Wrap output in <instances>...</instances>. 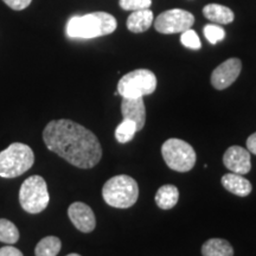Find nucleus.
Here are the masks:
<instances>
[{
    "mask_svg": "<svg viewBox=\"0 0 256 256\" xmlns=\"http://www.w3.org/2000/svg\"><path fill=\"white\" fill-rule=\"evenodd\" d=\"M48 150L78 168H92L102 158V147L92 130L68 119L52 120L43 130Z\"/></svg>",
    "mask_w": 256,
    "mask_h": 256,
    "instance_id": "f257e3e1",
    "label": "nucleus"
},
{
    "mask_svg": "<svg viewBox=\"0 0 256 256\" xmlns=\"http://www.w3.org/2000/svg\"><path fill=\"white\" fill-rule=\"evenodd\" d=\"M116 19L107 12H92L75 16L66 23V36L72 40H92L113 34L116 30Z\"/></svg>",
    "mask_w": 256,
    "mask_h": 256,
    "instance_id": "f03ea898",
    "label": "nucleus"
},
{
    "mask_svg": "<svg viewBox=\"0 0 256 256\" xmlns=\"http://www.w3.org/2000/svg\"><path fill=\"white\" fill-rule=\"evenodd\" d=\"M102 197L108 206L118 209H127L133 206L138 200L139 186L130 176H115L104 183Z\"/></svg>",
    "mask_w": 256,
    "mask_h": 256,
    "instance_id": "7ed1b4c3",
    "label": "nucleus"
},
{
    "mask_svg": "<svg viewBox=\"0 0 256 256\" xmlns=\"http://www.w3.org/2000/svg\"><path fill=\"white\" fill-rule=\"evenodd\" d=\"M34 154L31 147L22 142L11 144L0 152V177L16 178L32 168Z\"/></svg>",
    "mask_w": 256,
    "mask_h": 256,
    "instance_id": "20e7f679",
    "label": "nucleus"
},
{
    "mask_svg": "<svg viewBox=\"0 0 256 256\" xmlns=\"http://www.w3.org/2000/svg\"><path fill=\"white\" fill-rule=\"evenodd\" d=\"M50 196L46 180L40 176H31L22 184L19 202L28 214H40L46 209Z\"/></svg>",
    "mask_w": 256,
    "mask_h": 256,
    "instance_id": "39448f33",
    "label": "nucleus"
},
{
    "mask_svg": "<svg viewBox=\"0 0 256 256\" xmlns=\"http://www.w3.org/2000/svg\"><path fill=\"white\" fill-rule=\"evenodd\" d=\"M162 154L166 165L177 172H188L196 164V152L194 147L180 139L166 140L162 146Z\"/></svg>",
    "mask_w": 256,
    "mask_h": 256,
    "instance_id": "423d86ee",
    "label": "nucleus"
},
{
    "mask_svg": "<svg viewBox=\"0 0 256 256\" xmlns=\"http://www.w3.org/2000/svg\"><path fill=\"white\" fill-rule=\"evenodd\" d=\"M156 89V78L151 70L138 69L122 76L118 83V94L122 98H144Z\"/></svg>",
    "mask_w": 256,
    "mask_h": 256,
    "instance_id": "0eeeda50",
    "label": "nucleus"
},
{
    "mask_svg": "<svg viewBox=\"0 0 256 256\" xmlns=\"http://www.w3.org/2000/svg\"><path fill=\"white\" fill-rule=\"evenodd\" d=\"M194 23V14L185 10L174 8L159 14L154 20V28L156 31L164 34H182L191 28Z\"/></svg>",
    "mask_w": 256,
    "mask_h": 256,
    "instance_id": "6e6552de",
    "label": "nucleus"
},
{
    "mask_svg": "<svg viewBox=\"0 0 256 256\" xmlns=\"http://www.w3.org/2000/svg\"><path fill=\"white\" fill-rule=\"evenodd\" d=\"M241 70L242 63L238 58L226 60L211 74V84L217 90L226 89L238 80Z\"/></svg>",
    "mask_w": 256,
    "mask_h": 256,
    "instance_id": "1a4fd4ad",
    "label": "nucleus"
},
{
    "mask_svg": "<svg viewBox=\"0 0 256 256\" xmlns=\"http://www.w3.org/2000/svg\"><path fill=\"white\" fill-rule=\"evenodd\" d=\"M223 164L232 174H249L252 170L250 152L241 146L229 147L223 156Z\"/></svg>",
    "mask_w": 256,
    "mask_h": 256,
    "instance_id": "9d476101",
    "label": "nucleus"
},
{
    "mask_svg": "<svg viewBox=\"0 0 256 256\" xmlns=\"http://www.w3.org/2000/svg\"><path fill=\"white\" fill-rule=\"evenodd\" d=\"M68 216L75 228L82 232H92L96 226L94 211L82 202H75L68 209Z\"/></svg>",
    "mask_w": 256,
    "mask_h": 256,
    "instance_id": "9b49d317",
    "label": "nucleus"
},
{
    "mask_svg": "<svg viewBox=\"0 0 256 256\" xmlns=\"http://www.w3.org/2000/svg\"><path fill=\"white\" fill-rule=\"evenodd\" d=\"M121 113L124 120H130L142 130L146 122V108L142 98H122Z\"/></svg>",
    "mask_w": 256,
    "mask_h": 256,
    "instance_id": "f8f14e48",
    "label": "nucleus"
},
{
    "mask_svg": "<svg viewBox=\"0 0 256 256\" xmlns=\"http://www.w3.org/2000/svg\"><path fill=\"white\" fill-rule=\"evenodd\" d=\"M222 185L226 190L232 192V194H236L238 197H247L250 194L252 190V183L242 177V174H226L222 177Z\"/></svg>",
    "mask_w": 256,
    "mask_h": 256,
    "instance_id": "ddd939ff",
    "label": "nucleus"
},
{
    "mask_svg": "<svg viewBox=\"0 0 256 256\" xmlns=\"http://www.w3.org/2000/svg\"><path fill=\"white\" fill-rule=\"evenodd\" d=\"M153 24V14L151 10H140L133 11L127 19V28L133 34H142L151 28Z\"/></svg>",
    "mask_w": 256,
    "mask_h": 256,
    "instance_id": "4468645a",
    "label": "nucleus"
},
{
    "mask_svg": "<svg viewBox=\"0 0 256 256\" xmlns=\"http://www.w3.org/2000/svg\"><path fill=\"white\" fill-rule=\"evenodd\" d=\"M203 14L206 19H209L212 23L226 25L234 22V12L226 6L220 4H209L203 8Z\"/></svg>",
    "mask_w": 256,
    "mask_h": 256,
    "instance_id": "2eb2a0df",
    "label": "nucleus"
},
{
    "mask_svg": "<svg viewBox=\"0 0 256 256\" xmlns=\"http://www.w3.org/2000/svg\"><path fill=\"white\" fill-rule=\"evenodd\" d=\"M179 200V191L177 186L172 184L162 185V188L156 191V203L160 209L170 210L176 206Z\"/></svg>",
    "mask_w": 256,
    "mask_h": 256,
    "instance_id": "dca6fc26",
    "label": "nucleus"
},
{
    "mask_svg": "<svg viewBox=\"0 0 256 256\" xmlns=\"http://www.w3.org/2000/svg\"><path fill=\"white\" fill-rule=\"evenodd\" d=\"M203 256H234L232 244L223 238H210L202 247Z\"/></svg>",
    "mask_w": 256,
    "mask_h": 256,
    "instance_id": "f3484780",
    "label": "nucleus"
},
{
    "mask_svg": "<svg viewBox=\"0 0 256 256\" xmlns=\"http://www.w3.org/2000/svg\"><path fill=\"white\" fill-rule=\"evenodd\" d=\"M62 243L60 240L56 236H46L42 238L34 249V255L36 256H57Z\"/></svg>",
    "mask_w": 256,
    "mask_h": 256,
    "instance_id": "a211bd4d",
    "label": "nucleus"
},
{
    "mask_svg": "<svg viewBox=\"0 0 256 256\" xmlns=\"http://www.w3.org/2000/svg\"><path fill=\"white\" fill-rule=\"evenodd\" d=\"M19 240V230L11 220L0 218V242L14 244Z\"/></svg>",
    "mask_w": 256,
    "mask_h": 256,
    "instance_id": "6ab92c4d",
    "label": "nucleus"
},
{
    "mask_svg": "<svg viewBox=\"0 0 256 256\" xmlns=\"http://www.w3.org/2000/svg\"><path fill=\"white\" fill-rule=\"evenodd\" d=\"M138 132L136 124L130 120H122L115 130V139L120 144H127L133 140L134 136Z\"/></svg>",
    "mask_w": 256,
    "mask_h": 256,
    "instance_id": "aec40b11",
    "label": "nucleus"
},
{
    "mask_svg": "<svg viewBox=\"0 0 256 256\" xmlns=\"http://www.w3.org/2000/svg\"><path fill=\"white\" fill-rule=\"evenodd\" d=\"M203 32L208 42L214 44V46L218 43V42H222L224 40V37H226V31H224L220 26H218V25L208 24L204 26Z\"/></svg>",
    "mask_w": 256,
    "mask_h": 256,
    "instance_id": "412c9836",
    "label": "nucleus"
},
{
    "mask_svg": "<svg viewBox=\"0 0 256 256\" xmlns=\"http://www.w3.org/2000/svg\"><path fill=\"white\" fill-rule=\"evenodd\" d=\"M180 43L183 44L184 46H186L188 49L192 50H200L202 48L200 37H198L196 31H194L192 28H188V30L182 32Z\"/></svg>",
    "mask_w": 256,
    "mask_h": 256,
    "instance_id": "4be33fe9",
    "label": "nucleus"
},
{
    "mask_svg": "<svg viewBox=\"0 0 256 256\" xmlns=\"http://www.w3.org/2000/svg\"><path fill=\"white\" fill-rule=\"evenodd\" d=\"M119 5L124 11H140L151 8L152 0H120Z\"/></svg>",
    "mask_w": 256,
    "mask_h": 256,
    "instance_id": "5701e85b",
    "label": "nucleus"
},
{
    "mask_svg": "<svg viewBox=\"0 0 256 256\" xmlns=\"http://www.w3.org/2000/svg\"><path fill=\"white\" fill-rule=\"evenodd\" d=\"M2 2L14 11H23V10L28 8L32 0H2Z\"/></svg>",
    "mask_w": 256,
    "mask_h": 256,
    "instance_id": "b1692460",
    "label": "nucleus"
},
{
    "mask_svg": "<svg viewBox=\"0 0 256 256\" xmlns=\"http://www.w3.org/2000/svg\"><path fill=\"white\" fill-rule=\"evenodd\" d=\"M0 256H23V252L8 244L6 247L0 248Z\"/></svg>",
    "mask_w": 256,
    "mask_h": 256,
    "instance_id": "393cba45",
    "label": "nucleus"
},
{
    "mask_svg": "<svg viewBox=\"0 0 256 256\" xmlns=\"http://www.w3.org/2000/svg\"><path fill=\"white\" fill-rule=\"evenodd\" d=\"M247 150L252 154L256 156V132L249 136L247 139Z\"/></svg>",
    "mask_w": 256,
    "mask_h": 256,
    "instance_id": "a878e982",
    "label": "nucleus"
},
{
    "mask_svg": "<svg viewBox=\"0 0 256 256\" xmlns=\"http://www.w3.org/2000/svg\"><path fill=\"white\" fill-rule=\"evenodd\" d=\"M66 256H81V255H78V254H75V252H72V254H69V255H66Z\"/></svg>",
    "mask_w": 256,
    "mask_h": 256,
    "instance_id": "bb28decb",
    "label": "nucleus"
}]
</instances>
